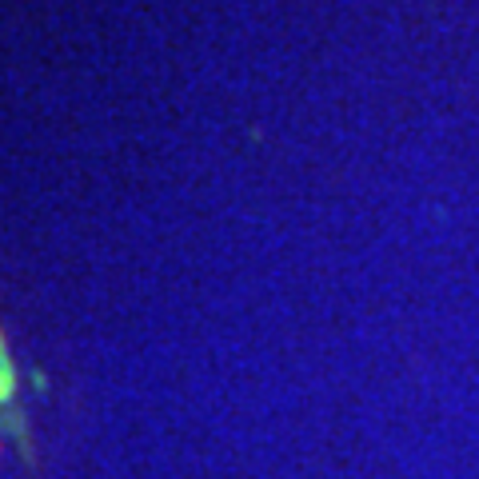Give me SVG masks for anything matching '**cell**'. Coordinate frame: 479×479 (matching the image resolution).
Masks as SVG:
<instances>
[{"label": "cell", "instance_id": "obj_2", "mask_svg": "<svg viewBox=\"0 0 479 479\" xmlns=\"http://www.w3.org/2000/svg\"><path fill=\"white\" fill-rule=\"evenodd\" d=\"M0 356H5V343H0Z\"/></svg>", "mask_w": 479, "mask_h": 479}, {"label": "cell", "instance_id": "obj_1", "mask_svg": "<svg viewBox=\"0 0 479 479\" xmlns=\"http://www.w3.org/2000/svg\"><path fill=\"white\" fill-rule=\"evenodd\" d=\"M13 396H16V371L8 363V356H0V404H8Z\"/></svg>", "mask_w": 479, "mask_h": 479}]
</instances>
